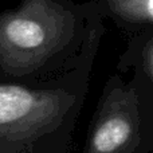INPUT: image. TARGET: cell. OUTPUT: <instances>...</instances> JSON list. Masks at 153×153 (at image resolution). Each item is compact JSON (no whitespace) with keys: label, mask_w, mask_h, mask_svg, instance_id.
I'll list each match as a JSON object with an SVG mask.
<instances>
[{"label":"cell","mask_w":153,"mask_h":153,"mask_svg":"<svg viewBox=\"0 0 153 153\" xmlns=\"http://www.w3.org/2000/svg\"><path fill=\"white\" fill-rule=\"evenodd\" d=\"M100 15L110 19L124 34L153 30V0H95Z\"/></svg>","instance_id":"3"},{"label":"cell","mask_w":153,"mask_h":153,"mask_svg":"<svg viewBox=\"0 0 153 153\" xmlns=\"http://www.w3.org/2000/svg\"><path fill=\"white\" fill-rule=\"evenodd\" d=\"M105 31L95 0H20L0 11V81H61L94 63Z\"/></svg>","instance_id":"1"},{"label":"cell","mask_w":153,"mask_h":153,"mask_svg":"<svg viewBox=\"0 0 153 153\" xmlns=\"http://www.w3.org/2000/svg\"><path fill=\"white\" fill-rule=\"evenodd\" d=\"M130 67L153 81V30L129 36L126 48L120 56L118 70L126 71Z\"/></svg>","instance_id":"4"},{"label":"cell","mask_w":153,"mask_h":153,"mask_svg":"<svg viewBox=\"0 0 153 153\" xmlns=\"http://www.w3.org/2000/svg\"><path fill=\"white\" fill-rule=\"evenodd\" d=\"M91 67L40 86L0 81V134L38 132L71 117L86 93Z\"/></svg>","instance_id":"2"}]
</instances>
